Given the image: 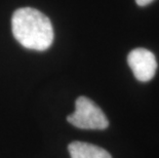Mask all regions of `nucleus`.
<instances>
[{"label":"nucleus","instance_id":"1","mask_svg":"<svg viewBox=\"0 0 159 158\" xmlns=\"http://www.w3.org/2000/svg\"><path fill=\"white\" fill-rule=\"evenodd\" d=\"M11 29L18 42L29 49L45 50L53 41L50 20L32 7L19 8L13 12Z\"/></svg>","mask_w":159,"mask_h":158},{"label":"nucleus","instance_id":"2","mask_svg":"<svg viewBox=\"0 0 159 158\" xmlns=\"http://www.w3.org/2000/svg\"><path fill=\"white\" fill-rule=\"evenodd\" d=\"M67 120L81 129H105L109 125L100 107L86 97H79L76 100L75 112L70 114Z\"/></svg>","mask_w":159,"mask_h":158},{"label":"nucleus","instance_id":"5","mask_svg":"<svg viewBox=\"0 0 159 158\" xmlns=\"http://www.w3.org/2000/svg\"><path fill=\"white\" fill-rule=\"evenodd\" d=\"M152 1H153V0H136L137 4L140 6H146L149 4V3H151Z\"/></svg>","mask_w":159,"mask_h":158},{"label":"nucleus","instance_id":"3","mask_svg":"<svg viewBox=\"0 0 159 158\" xmlns=\"http://www.w3.org/2000/svg\"><path fill=\"white\" fill-rule=\"evenodd\" d=\"M127 63L134 77L141 82L150 81L157 70L154 53L146 48L140 47L131 50L127 56Z\"/></svg>","mask_w":159,"mask_h":158},{"label":"nucleus","instance_id":"4","mask_svg":"<svg viewBox=\"0 0 159 158\" xmlns=\"http://www.w3.org/2000/svg\"><path fill=\"white\" fill-rule=\"evenodd\" d=\"M71 158H112L110 153L96 145L84 142H73L68 146Z\"/></svg>","mask_w":159,"mask_h":158}]
</instances>
